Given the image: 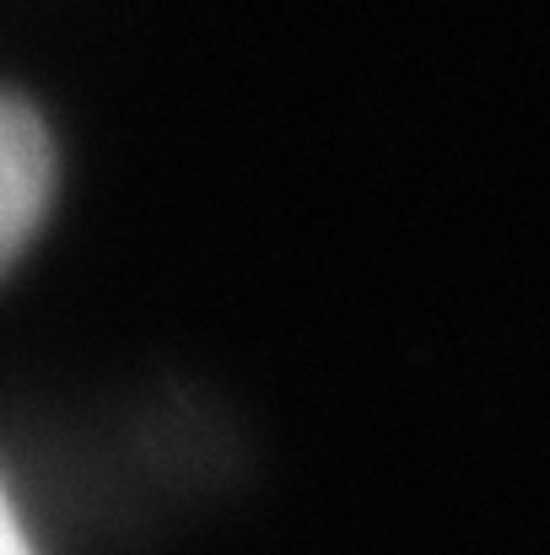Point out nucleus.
Listing matches in <instances>:
<instances>
[{"mask_svg":"<svg viewBox=\"0 0 550 555\" xmlns=\"http://www.w3.org/2000/svg\"><path fill=\"white\" fill-rule=\"evenodd\" d=\"M54 194V146L33 108L0 98V270L27 248Z\"/></svg>","mask_w":550,"mask_h":555,"instance_id":"1","label":"nucleus"},{"mask_svg":"<svg viewBox=\"0 0 550 555\" xmlns=\"http://www.w3.org/2000/svg\"><path fill=\"white\" fill-rule=\"evenodd\" d=\"M0 555H33V540H27V529H22L5 491H0Z\"/></svg>","mask_w":550,"mask_h":555,"instance_id":"2","label":"nucleus"}]
</instances>
